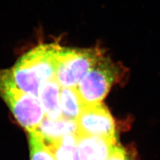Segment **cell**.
<instances>
[{
    "label": "cell",
    "mask_w": 160,
    "mask_h": 160,
    "mask_svg": "<svg viewBox=\"0 0 160 160\" xmlns=\"http://www.w3.org/2000/svg\"><path fill=\"white\" fill-rule=\"evenodd\" d=\"M61 48L57 44H42L20 58L11 70L12 78L18 88L24 93L39 97L42 85L55 79Z\"/></svg>",
    "instance_id": "cell-1"
},
{
    "label": "cell",
    "mask_w": 160,
    "mask_h": 160,
    "mask_svg": "<svg viewBox=\"0 0 160 160\" xmlns=\"http://www.w3.org/2000/svg\"><path fill=\"white\" fill-rule=\"evenodd\" d=\"M0 96L19 123L28 132L35 131L45 117L38 97L24 93L16 86L11 70L0 71Z\"/></svg>",
    "instance_id": "cell-2"
},
{
    "label": "cell",
    "mask_w": 160,
    "mask_h": 160,
    "mask_svg": "<svg viewBox=\"0 0 160 160\" xmlns=\"http://www.w3.org/2000/svg\"><path fill=\"white\" fill-rule=\"evenodd\" d=\"M122 73L121 66L111 59L103 57L97 62L76 87L84 105L101 103Z\"/></svg>",
    "instance_id": "cell-3"
},
{
    "label": "cell",
    "mask_w": 160,
    "mask_h": 160,
    "mask_svg": "<svg viewBox=\"0 0 160 160\" xmlns=\"http://www.w3.org/2000/svg\"><path fill=\"white\" fill-rule=\"evenodd\" d=\"M104 57L100 48L72 49L62 47L55 79L62 88L77 87L84 75Z\"/></svg>",
    "instance_id": "cell-4"
},
{
    "label": "cell",
    "mask_w": 160,
    "mask_h": 160,
    "mask_svg": "<svg viewBox=\"0 0 160 160\" xmlns=\"http://www.w3.org/2000/svg\"><path fill=\"white\" fill-rule=\"evenodd\" d=\"M76 123L77 136H93L116 140L114 122L103 104L85 106Z\"/></svg>",
    "instance_id": "cell-5"
},
{
    "label": "cell",
    "mask_w": 160,
    "mask_h": 160,
    "mask_svg": "<svg viewBox=\"0 0 160 160\" xmlns=\"http://www.w3.org/2000/svg\"><path fill=\"white\" fill-rule=\"evenodd\" d=\"M116 141L93 136H77L79 160H107Z\"/></svg>",
    "instance_id": "cell-6"
},
{
    "label": "cell",
    "mask_w": 160,
    "mask_h": 160,
    "mask_svg": "<svg viewBox=\"0 0 160 160\" xmlns=\"http://www.w3.org/2000/svg\"><path fill=\"white\" fill-rule=\"evenodd\" d=\"M77 130V123L73 120L63 117L53 120L45 117L37 131L42 136L46 145L52 151L58 141L67 135L75 134Z\"/></svg>",
    "instance_id": "cell-7"
},
{
    "label": "cell",
    "mask_w": 160,
    "mask_h": 160,
    "mask_svg": "<svg viewBox=\"0 0 160 160\" xmlns=\"http://www.w3.org/2000/svg\"><path fill=\"white\" fill-rule=\"evenodd\" d=\"M60 87L56 79H53L44 83L40 88L38 97L44 111L51 119L55 120L62 117Z\"/></svg>",
    "instance_id": "cell-8"
},
{
    "label": "cell",
    "mask_w": 160,
    "mask_h": 160,
    "mask_svg": "<svg viewBox=\"0 0 160 160\" xmlns=\"http://www.w3.org/2000/svg\"><path fill=\"white\" fill-rule=\"evenodd\" d=\"M60 106L63 118L76 121L85 107L76 87L62 88L60 92Z\"/></svg>",
    "instance_id": "cell-9"
},
{
    "label": "cell",
    "mask_w": 160,
    "mask_h": 160,
    "mask_svg": "<svg viewBox=\"0 0 160 160\" xmlns=\"http://www.w3.org/2000/svg\"><path fill=\"white\" fill-rule=\"evenodd\" d=\"M52 151L56 160H79L76 133L65 136L58 141Z\"/></svg>",
    "instance_id": "cell-10"
},
{
    "label": "cell",
    "mask_w": 160,
    "mask_h": 160,
    "mask_svg": "<svg viewBox=\"0 0 160 160\" xmlns=\"http://www.w3.org/2000/svg\"><path fill=\"white\" fill-rule=\"evenodd\" d=\"M31 160H56L53 151L46 145L44 139L37 130L29 132Z\"/></svg>",
    "instance_id": "cell-11"
},
{
    "label": "cell",
    "mask_w": 160,
    "mask_h": 160,
    "mask_svg": "<svg viewBox=\"0 0 160 160\" xmlns=\"http://www.w3.org/2000/svg\"><path fill=\"white\" fill-rule=\"evenodd\" d=\"M107 160H130L121 146L115 145Z\"/></svg>",
    "instance_id": "cell-12"
}]
</instances>
